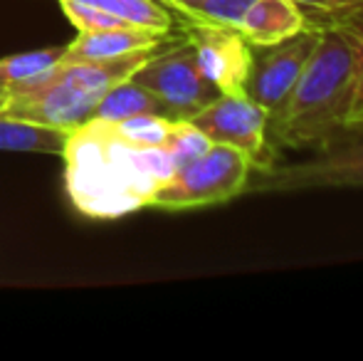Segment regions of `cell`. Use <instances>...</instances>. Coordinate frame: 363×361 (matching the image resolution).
I'll return each mask as SVG.
<instances>
[{
  "instance_id": "cell-6",
  "label": "cell",
  "mask_w": 363,
  "mask_h": 361,
  "mask_svg": "<svg viewBox=\"0 0 363 361\" xmlns=\"http://www.w3.org/2000/svg\"><path fill=\"white\" fill-rule=\"evenodd\" d=\"M186 121L213 144H228L247 154L252 169L267 164V111L250 94H218Z\"/></svg>"
},
{
  "instance_id": "cell-3",
  "label": "cell",
  "mask_w": 363,
  "mask_h": 361,
  "mask_svg": "<svg viewBox=\"0 0 363 361\" xmlns=\"http://www.w3.org/2000/svg\"><path fill=\"white\" fill-rule=\"evenodd\" d=\"M242 196H287L324 188H363V131L319 146L314 156L291 164L255 166Z\"/></svg>"
},
{
  "instance_id": "cell-1",
  "label": "cell",
  "mask_w": 363,
  "mask_h": 361,
  "mask_svg": "<svg viewBox=\"0 0 363 361\" xmlns=\"http://www.w3.org/2000/svg\"><path fill=\"white\" fill-rule=\"evenodd\" d=\"M65 181L74 208L86 218H111L148 208L153 193L176 174L163 146L129 144L111 121L89 119L67 136Z\"/></svg>"
},
{
  "instance_id": "cell-7",
  "label": "cell",
  "mask_w": 363,
  "mask_h": 361,
  "mask_svg": "<svg viewBox=\"0 0 363 361\" xmlns=\"http://www.w3.org/2000/svg\"><path fill=\"white\" fill-rule=\"evenodd\" d=\"M316 40H319V25H306L304 30H299L291 38L257 48L259 52L252 55L247 94L250 99L257 101L267 111V116L282 104L284 96L294 87L306 60L314 52Z\"/></svg>"
},
{
  "instance_id": "cell-21",
  "label": "cell",
  "mask_w": 363,
  "mask_h": 361,
  "mask_svg": "<svg viewBox=\"0 0 363 361\" xmlns=\"http://www.w3.org/2000/svg\"><path fill=\"white\" fill-rule=\"evenodd\" d=\"M161 3L166 5L168 10H178L181 15H186V13H191L198 0H161Z\"/></svg>"
},
{
  "instance_id": "cell-17",
  "label": "cell",
  "mask_w": 363,
  "mask_h": 361,
  "mask_svg": "<svg viewBox=\"0 0 363 361\" xmlns=\"http://www.w3.org/2000/svg\"><path fill=\"white\" fill-rule=\"evenodd\" d=\"M211 144L213 141L208 139V136H203L193 124H188L186 119H176L166 144H163V149L171 154L173 164H176V171H178L183 164H188L191 159L201 156Z\"/></svg>"
},
{
  "instance_id": "cell-13",
  "label": "cell",
  "mask_w": 363,
  "mask_h": 361,
  "mask_svg": "<svg viewBox=\"0 0 363 361\" xmlns=\"http://www.w3.org/2000/svg\"><path fill=\"white\" fill-rule=\"evenodd\" d=\"M79 3L94 5L119 18L129 28L151 30L158 35H171L173 30V15L161 0H79Z\"/></svg>"
},
{
  "instance_id": "cell-10",
  "label": "cell",
  "mask_w": 363,
  "mask_h": 361,
  "mask_svg": "<svg viewBox=\"0 0 363 361\" xmlns=\"http://www.w3.org/2000/svg\"><path fill=\"white\" fill-rule=\"evenodd\" d=\"M168 40V35H158L141 28H114V30H89L79 33L69 45H65L60 62H79V60H109L119 55H129L144 48H156Z\"/></svg>"
},
{
  "instance_id": "cell-5",
  "label": "cell",
  "mask_w": 363,
  "mask_h": 361,
  "mask_svg": "<svg viewBox=\"0 0 363 361\" xmlns=\"http://www.w3.org/2000/svg\"><path fill=\"white\" fill-rule=\"evenodd\" d=\"M168 40L131 74V79L151 91L166 106L168 116L188 119L216 99L220 91L203 74L193 45L186 38L176 43Z\"/></svg>"
},
{
  "instance_id": "cell-11",
  "label": "cell",
  "mask_w": 363,
  "mask_h": 361,
  "mask_svg": "<svg viewBox=\"0 0 363 361\" xmlns=\"http://www.w3.org/2000/svg\"><path fill=\"white\" fill-rule=\"evenodd\" d=\"M67 136V131L50 129V126L35 124V121L0 111V151L62 156Z\"/></svg>"
},
{
  "instance_id": "cell-9",
  "label": "cell",
  "mask_w": 363,
  "mask_h": 361,
  "mask_svg": "<svg viewBox=\"0 0 363 361\" xmlns=\"http://www.w3.org/2000/svg\"><path fill=\"white\" fill-rule=\"evenodd\" d=\"M306 28V13L291 0H255L242 15L238 33L252 48L274 45Z\"/></svg>"
},
{
  "instance_id": "cell-20",
  "label": "cell",
  "mask_w": 363,
  "mask_h": 361,
  "mask_svg": "<svg viewBox=\"0 0 363 361\" xmlns=\"http://www.w3.org/2000/svg\"><path fill=\"white\" fill-rule=\"evenodd\" d=\"M299 5L304 13H314L321 25L346 23L363 15V0H291Z\"/></svg>"
},
{
  "instance_id": "cell-16",
  "label": "cell",
  "mask_w": 363,
  "mask_h": 361,
  "mask_svg": "<svg viewBox=\"0 0 363 361\" xmlns=\"http://www.w3.org/2000/svg\"><path fill=\"white\" fill-rule=\"evenodd\" d=\"M255 0H198L191 13H186L183 18L193 20V23L238 30L240 20H242V15L247 13V8Z\"/></svg>"
},
{
  "instance_id": "cell-14",
  "label": "cell",
  "mask_w": 363,
  "mask_h": 361,
  "mask_svg": "<svg viewBox=\"0 0 363 361\" xmlns=\"http://www.w3.org/2000/svg\"><path fill=\"white\" fill-rule=\"evenodd\" d=\"M65 48H48V50H33V52H20L0 57V89L13 91L18 84L48 72L50 67L60 62Z\"/></svg>"
},
{
  "instance_id": "cell-4",
  "label": "cell",
  "mask_w": 363,
  "mask_h": 361,
  "mask_svg": "<svg viewBox=\"0 0 363 361\" xmlns=\"http://www.w3.org/2000/svg\"><path fill=\"white\" fill-rule=\"evenodd\" d=\"M252 174L247 154L228 144H211L201 156L183 164L153 193L151 208L161 211H191L220 206L242 196Z\"/></svg>"
},
{
  "instance_id": "cell-19",
  "label": "cell",
  "mask_w": 363,
  "mask_h": 361,
  "mask_svg": "<svg viewBox=\"0 0 363 361\" xmlns=\"http://www.w3.org/2000/svg\"><path fill=\"white\" fill-rule=\"evenodd\" d=\"M62 5L65 15L69 18V23L77 28V33H89V30H114V28H129L126 23H121L119 18L104 13V10L94 8L89 3H79V0H57Z\"/></svg>"
},
{
  "instance_id": "cell-8",
  "label": "cell",
  "mask_w": 363,
  "mask_h": 361,
  "mask_svg": "<svg viewBox=\"0 0 363 361\" xmlns=\"http://www.w3.org/2000/svg\"><path fill=\"white\" fill-rule=\"evenodd\" d=\"M186 40L196 50L203 74L220 94H247L255 52L238 30L188 20Z\"/></svg>"
},
{
  "instance_id": "cell-22",
  "label": "cell",
  "mask_w": 363,
  "mask_h": 361,
  "mask_svg": "<svg viewBox=\"0 0 363 361\" xmlns=\"http://www.w3.org/2000/svg\"><path fill=\"white\" fill-rule=\"evenodd\" d=\"M5 104H8V91L0 89V109H5Z\"/></svg>"
},
{
  "instance_id": "cell-15",
  "label": "cell",
  "mask_w": 363,
  "mask_h": 361,
  "mask_svg": "<svg viewBox=\"0 0 363 361\" xmlns=\"http://www.w3.org/2000/svg\"><path fill=\"white\" fill-rule=\"evenodd\" d=\"M171 116L166 114H139V116H129V119L121 121H111L114 129L119 131V136H124L129 144L144 146V149H156L163 146L173 129Z\"/></svg>"
},
{
  "instance_id": "cell-18",
  "label": "cell",
  "mask_w": 363,
  "mask_h": 361,
  "mask_svg": "<svg viewBox=\"0 0 363 361\" xmlns=\"http://www.w3.org/2000/svg\"><path fill=\"white\" fill-rule=\"evenodd\" d=\"M354 25H356V35H359V45H356V67H354L351 94L344 116L346 134H361L363 131V15L354 18Z\"/></svg>"
},
{
  "instance_id": "cell-12",
  "label": "cell",
  "mask_w": 363,
  "mask_h": 361,
  "mask_svg": "<svg viewBox=\"0 0 363 361\" xmlns=\"http://www.w3.org/2000/svg\"><path fill=\"white\" fill-rule=\"evenodd\" d=\"M139 114H166L168 116V111L151 91L129 77L101 94V99L96 101V106H94L91 119L121 121V119H129V116H139Z\"/></svg>"
},
{
  "instance_id": "cell-2",
  "label": "cell",
  "mask_w": 363,
  "mask_h": 361,
  "mask_svg": "<svg viewBox=\"0 0 363 361\" xmlns=\"http://www.w3.org/2000/svg\"><path fill=\"white\" fill-rule=\"evenodd\" d=\"M354 20L319 28V40L284 101L267 116L269 141L279 149H319L344 136V116L356 67Z\"/></svg>"
}]
</instances>
